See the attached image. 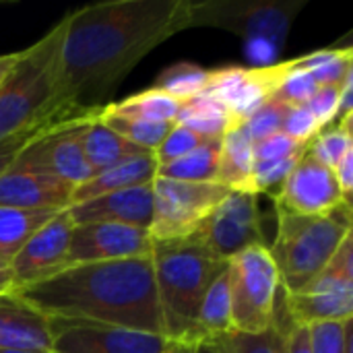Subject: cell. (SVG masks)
Wrapping results in <instances>:
<instances>
[{"mask_svg": "<svg viewBox=\"0 0 353 353\" xmlns=\"http://www.w3.org/2000/svg\"><path fill=\"white\" fill-rule=\"evenodd\" d=\"M285 110H288V105H283L281 101L271 97L252 118H248V122L244 126H246L252 143H259L275 132H281V122H283Z\"/></svg>", "mask_w": 353, "mask_h": 353, "instance_id": "39", "label": "cell"}, {"mask_svg": "<svg viewBox=\"0 0 353 353\" xmlns=\"http://www.w3.org/2000/svg\"><path fill=\"white\" fill-rule=\"evenodd\" d=\"M176 124L186 126L209 141L221 139L234 126L228 108L219 99H215L207 93H201L196 97L182 101Z\"/></svg>", "mask_w": 353, "mask_h": 353, "instance_id": "24", "label": "cell"}, {"mask_svg": "<svg viewBox=\"0 0 353 353\" xmlns=\"http://www.w3.org/2000/svg\"><path fill=\"white\" fill-rule=\"evenodd\" d=\"M182 101L159 91V89H147L137 95H130L122 101H112L108 103V110L122 114V116H132L149 122H161V124H176L178 112H180Z\"/></svg>", "mask_w": 353, "mask_h": 353, "instance_id": "28", "label": "cell"}, {"mask_svg": "<svg viewBox=\"0 0 353 353\" xmlns=\"http://www.w3.org/2000/svg\"><path fill=\"white\" fill-rule=\"evenodd\" d=\"M14 283H12V267H10V259L0 254V296L12 294Z\"/></svg>", "mask_w": 353, "mask_h": 353, "instance_id": "44", "label": "cell"}, {"mask_svg": "<svg viewBox=\"0 0 353 353\" xmlns=\"http://www.w3.org/2000/svg\"><path fill=\"white\" fill-rule=\"evenodd\" d=\"M72 184L19 163H12L0 176V207L64 211L72 205Z\"/></svg>", "mask_w": 353, "mask_h": 353, "instance_id": "16", "label": "cell"}, {"mask_svg": "<svg viewBox=\"0 0 353 353\" xmlns=\"http://www.w3.org/2000/svg\"><path fill=\"white\" fill-rule=\"evenodd\" d=\"M62 33L64 19L37 43L23 50L12 72L0 83V143L66 108L56 101Z\"/></svg>", "mask_w": 353, "mask_h": 353, "instance_id": "5", "label": "cell"}, {"mask_svg": "<svg viewBox=\"0 0 353 353\" xmlns=\"http://www.w3.org/2000/svg\"><path fill=\"white\" fill-rule=\"evenodd\" d=\"M308 145H298L283 132H275L259 143H254V159L256 161H273V159H285L292 155H298Z\"/></svg>", "mask_w": 353, "mask_h": 353, "instance_id": "41", "label": "cell"}, {"mask_svg": "<svg viewBox=\"0 0 353 353\" xmlns=\"http://www.w3.org/2000/svg\"><path fill=\"white\" fill-rule=\"evenodd\" d=\"M155 178H157V161H155L153 153L137 155V157L124 159L120 163H114V165L97 172L87 182L77 186L74 194H72V205L101 196V194H110L116 190L151 184Z\"/></svg>", "mask_w": 353, "mask_h": 353, "instance_id": "19", "label": "cell"}, {"mask_svg": "<svg viewBox=\"0 0 353 353\" xmlns=\"http://www.w3.org/2000/svg\"><path fill=\"white\" fill-rule=\"evenodd\" d=\"M56 353H161L174 341L134 329L52 319Z\"/></svg>", "mask_w": 353, "mask_h": 353, "instance_id": "11", "label": "cell"}, {"mask_svg": "<svg viewBox=\"0 0 353 353\" xmlns=\"http://www.w3.org/2000/svg\"><path fill=\"white\" fill-rule=\"evenodd\" d=\"M306 151V149H304ZM292 155L285 159H273V161H256L254 170H252V192L254 194H263L275 186H281L285 182V178L292 174V170L296 168V163L300 161V157L304 155Z\"/></svg>", "mask_w": 353, "mask_h": 353, "instance_id": "37", "label": "cell"}, {"mask_svg": "<svg viewBox=\"0 0 353 353\" xmlns=\"http://www.w3.org/2000/svg\"><path fill=\"white\" fill-rule=\"evenodd\" d=\"M335 174V180H337V186L343 194L345 201H352V190H353V149L347 151L341 161L337 163V168L333 170Z\"/></svg>", "mask_w": 353, "mask_h": 353, "instance_id": "42", "label": "cell"}, {"mask_svg": "<svg viewBox=\"0 0 353 353\" xmlns=\"http://www.w3.org/2000/svg\"><path fill=\"white\" fill-rule=\"evenodd\" d=\"M56 213L60 211L0 207V254L12 261L27 240Z\"/></svg>", "mask_w": 353, "mask_h": 353, "instance_id": "26", "label": "cell"}, {"mask_svg": "<svg viewBox=\"0 0 353 353\" xmlns=\"http://www.w3.org/2000/svg\"><path fill=\"white\" fill-rule=\"evenodd\" d=\"M196 353H232L230 345L225 343V339H211V341H203L196 345Z\"/></svg>", "mask_w": 353, "mask_h": 353, "instance_id": "45", "label": "cell"}, {"mask_svg": "<svg viewBox=\"0 0 353 353\" xmlns=\"http://www.w3.org/2000/svg\"><path fill=\"white\" fill-rule=\"evenodd\" d=\"M101 112H79V110H70V108H60L56 110L54 114H50L48 118H43L41 122L17 132L14 137L6 139L0 143V176L17 161V157L33 143L37 141L39 137L56 130V128H62V126H68V124H77V122H87V120H93L97 118Z\"/></svg>", "mask_w": 353, "mask_h": 353, "instance_id": "25", "label": "cell"}, {"mask_svg": "<svg viewBox=\"0 0 353 353\" xmlns=\"http://www.w3.org/2000/svg\"><path fill=\"white\" fill-rule=\"evenodd\" d=\"M352 321L314 323L308 327L312 353H352Z\"/></svg>", "mask_w": 353, "mask_h": 353, "instance_id": "35", "label": "cell"}, {"mask_svg": "<svg viewBox=\"0 0 353 353\" xmlns=\"http://www.w3.org/2000/svg\"><path fill=\"white\" fill-rule=\"evenodd\" d=\"M52 319L14 294L0 296V350L54 352Z\"/></svg>", "mask_w": 353, "mask_h": 353, "instance_id": "18", "label": "cell"}, {"mask_svg": "<svg viewBox=\"0 0 353 353\" xmlns=\"http://www.w3.org/2000/svg\"><path fill=\"white\" fill-rule=\"evenodd\" d=\"M99 118L114 132H118L122 139H126L128 143L141 147L147 153H155L157 147L161 145V141L165 139V134L170 132V128L174 126V124L149 122V120H141V118H132V116H122V114H116V112L108 110V105L101 110Z\"/></svg>", "mask_w": 353, "mask_h": 353, "instance_id": "29", "label": "cell"}, {"mask_svg": "<svg viewBox=\"0 0 353 353\" xmlns=\"http://www.w3.org/2000/svg\"><path fill=\"white\" fill-rule=\"evenodd\" d=\"M352 234V203L314 217L277 209V234L269 252L279 271L283 294L304 290L331 263L343 240Z\"/></svg>", "mask_w": 353, "mask_h": 353, "instance_id": "4", "label": "cell"}, {"mask_svg": "<svg viewBox=\"0 0 353 353\" xmlns=\"http://www.w3.org/2000/svg\"><path fill=\"white\" fill-rule=\"evenodd\" d=\"M12 294L50 319L163 335L151 254L72 265L46 281L19 288Z\"/></svg>", "mask_w": 353, "mask_h": 353, "instance_id": "2", "label": "cell"}, {"mask_svg": "<svg viewBox=\"0 0 353 353\" xmlns=\"http://www.w3.org/2000/svg\"><path fill=\"white\" fill-rule=\"evenodd\" d=\"M285 353H312L310 352V333H308V327L294 325V323L288 325Z\"/></svg>", "mask_w": 353, "mask_h": 353, "instance_id": "43", "label": "cell"}, {"mask_svg": "<svg viewBox=\"0 0 353 353\" xmlns=\"http://www.w3.org/2000/svg\"><path fill=\"white\" fill-rule=\"evenodd\" d=\"M72 230V215L68 209H64L27 240V244L10 261L14 290L46 281L68 267L66 256Z\"/></svg>", "mask_w": 353, "mask_h": 353, "instance_id": "13", "label": "cell"}, {"mask_svg": "<svg viewBox=\"0 0 353 353\" xmlns=\"http://www.w3.org/2000/svg\"><path fill=\"white\" fill-rule=\"evenodd\" d=\"M209 139L196 134L194 130H190L186 126H180V124H174L170 128V132L165 134V139L161 141V145L157 147V151L153 153V157L157 161V168L168 165V163L188 155L190 151H194L196 147H201Z\"/></svg>", "mask_w": 353, "mask_h": 353, "instance_id": "36", "label": "cell"}, {"mask_svg": "<svg viewBox=\"0 0 353 353\" xmlns=\"http://www.w3.org/2000/svg\"><path fill=\"white\" fill-rule=\"evenodd\" d=\"M211 79V70L194 62H176L168 66L153 83V89H159L180 101L205 93Z\"/></svg>", "mask_w": 353, "mask_h": 353, "instance_id": "30", "label": "cell"}, {"mask_svg": "<svg viewBox=\"0 0 353 353\" xmlns=\"http://www.w3.org/2000/svg\"><path fill=\"white\" fill-rule=\"evenodd\" d=\"M21 54H23V50H21V52H14V54H4V56H0V83L12 72V68H14L17 62L21 60Z\"/></svg>", "mask_w": 353, "mask_h": 353, "instance_id": "46", "label": "cell"}, {"mask_svg": "<svg viewBox=\"0 0 353 353\" xmlns=\"http://www.w3.org/2000/svg\"><path fill=\"white\" fill-rule=\"evenodd\" d=\"M321 130L323 128L312 116V112L308 110V105H288L281 122L283 134H288L298 145H308Z\"/></svg>", "mask_w": 353, "mask_h": 353, "instance_id": "38", "label": "cell"}, {"mask_svg": "<svg viewBox=\"0 0 353 353\" xmlns=\"http://www.w3.org/2000/svg\"><path fill=\"white\" fill-rule=\"evenodd\" d=\"M68 211L74 223L110 221L149 230L153 221V182L74 203Z\"/></svg>", "mask_w": 353, "mask_h": 353, "instance_id": "17", "label": "cell"}, {"mask_svg": "<svg viewBox=\"0 0 353 353\" xmlns=\"http://www.w3.org/2000/svg\"><path fill=\"white\" fill-rule=\"evenodd\" d=\"M101 116V114H99ZM93 118L81 128V145L87 163L93 170V176L114 163H120L124 159L137 157V155H149L141 147L128 143L118 132H114L101 118Z\"/></svg>", "mask_w": 353, "mask_h": 353, "instance_id": "21", "label": "cell"}, {"mask_svg": "<svg viewBox=\"0 0 353 353\" xmlns=\"http://www.w3.org/2000/svg\"><path fill=\"white\" fill-rule=\"evenodd\" d=\"M194 331H196V343L221 339V337L234 333L228 267L209 285V290L201 302L199 314H196V329Z\"/></svg>", "mask_w": 353, "mask_h": 353, "instance_id": "23", "label": "cell"}, {"mask_svg": "<svg viewBox=\"0 0 353 353\" xmlns=\"http://www.w3.org/2000/svg\"><path fill=\"white\" fill-rule=\"evenodd\" d=\"M290 325V319H288ZM288 325H281L275 319L273 327L259 335H244V333H230L225 335V343L232 353H285V333Z\"/></svg>", "mask_w": 353, "mask_h": 353, "instance_id": "34", "label": "cell"}, {"mask_svg": "<svg viewBox=\"0 0 353 353\" xmlns=\"http://www.w3.org/2000/svg\"><path fill=\"white\" fill-rule=\"evenodd\" d=\"M153 275L163 335L178 343H196V314L213 279L228 261L217 259L194 236L153 242Z\"/></svg>", "mask_w": 353, "mask_h": 353, "instance_id": "3", "label": "cell"}, {"mask_svg": "<svg viewBox=\"0 0 353 353\" xmlns=\"http://www.w3.org/2000/svg\"><path fill=\"white\" fill-rule=\"evenodd\" d=\"M298 64L312 74L319 87L323 85H339L343 77L353 68V48H325L316 50L308 56L296 58Z\"/></svg>", "mask_w": 353, "mask_h": 353, "instance_id": "31", "label": "cell"}, {"mask_svg": "<svg viewBox=\"0 0 353 353\" xmlns=\"http://www.w3.org/2000/svg\"><path fill=\"white\" fill-rule=\"evenodd\" d=\"M0 353H56V352H21V350H0Z\"/></svg>", "mask_w": 353, "mask_h": 353, "instance_id": "48", "label": "cell"}, {"mask_svg": "<svg viewBox=\"0 0 353 353\" xmlns=\"http://www.w3.org/2000/svg\"><path fill=\"white\" fill-rule=\"evenodd\" d=\"M234 333L259 335L277 319L279 271L269 246H250L228 261Z\"/></svg>", "mask_w": 353, "mask_h": 353, "instance_id": "6", "label": "cell"}, {"mask_svg": "<svg viewBox=\"0 0 353 353\" xmlns=\"http://www.w3.org/2000/svg\"><path fill=\"white\" fill-rule=\"evenodd\" d=\"M288 62H275L273 66L265 68H248L244 81L228 101V112L234 124H246L275 93Z\"/></svg>", "mask_w": 353, "mask_h": 353, "instance_id": "22", "label": "cell"}, {"mask_svg": "<svg viewBox=\"0 0 353 353\" xmlns=\"http://www.w3.org/2000/svg\"><path fill=\"white\" fill-rule=\"evenodd\" d=\"M341 85V83H339ZM339 85H323L316 89L312 99L306 103L321 128L325 130L339 116Z\"/></svg>", "mask_w": 353, "mask_h": 353, "instance_id": "40", "label": "cell"}, {"mask_svg": "<svg viewBox=\"0 0 353 353\" xmlns=\"http://www.w3.org/2000/svg\"><path fill=\"white\" fill-rule=\"evenodd\" d=\"M184 29H190V0H110L68 12L56 101L79 112H101L118 83Z\"/></svg>", "mask_w": 353, "mask_h": 353, "instance_id": "1", "label": "cell"}, {"mask_svg": "<svg viewBox=\"0 0 353 353\" xmlns=\"http://www.w3.org/2000/svg\"><path fill=\"white\" fill-rule=\"evenodd\" d=\"M254 143L244 124H234L219 145V176L217 182L230 190L252 192Z\"/></svg>", "mask_w": 353, "mask_h": 353, "instance_id": "20", "label": "cell"}, {"mask_svg": "<svg viewBox=\"0 0 353 353\" xmlns=\"http://www.w3.org/2000/svg\"><path fill=\"white\" fill-rule=\"evenodd\" d=\"M153 252V238L149 230L110 223V221H93V223H74L66 265H83V263H108V261H124L137 256H149Z\"/></svg>", "mask_w": 353, "mask_h": 353, "instance_id": "12", "label": "cell"}, {"mask_svg": "<svg viewBox=\"0 0 353 353\" xmlns=\"http://www.w3.org/2000/svg\"><path fill=\"white\" fill-rule=\"evenodd\" d=\"M196 345L199 343H178V341H174L168 350H163L161 353H196Z\"/></svg>", "mask_w": 353, "mask_h": 353, "instance_id": "47", "label": "cell"}, {"mask_svg": "<svg viewBox=\"0 0 353 353\" xmlns=\"http://www.w3.org/2000/svg\"><path fill=\"white\" fill-rule=\"evenodd\" d=\"M219 145L221 139H211L188 155L157 168V178L178 182H217L219 176Z\"/></svg>", "mask_w": 353, "mask_h": 353, "instance_id": "27", "label": "cell"}, {"mask_svg": "<svg viewBox=\"0 0 353 353\" xmlns=\"http://www.w3.org/2000/svg\"><path fill=\"white\" fill-rule=\"evenodd\" d=\"M254 192L230 190L194 236L221 261H230L250 246H267L261 225V207Z\"/></svg>", "mask_w": 353, "mask_h": 353, "instance_id": "10", "label": "cell"}, {"mask_svg": "<svg viewBox=\"0 0 353 353\" xmlns=\"http://www.w3.org/2000/svg\"><path fill=\"white\" fill-rule=\"evenodd\" d=\"M306 0H203L190 2V29L215 27L248 39H269L281 50Z\"/></svg>", "mask_w": 353, "mask_h": 353, "instance_id": "7", "label": "cell"}, {"mask_svg": "<svg viewBox=\"0 0 353 353\" xmlns=\"http://www.w3.org/2000/svg\"><path fill=\"white\" fill-rule=\"evenodd\" d=\"M343 203L352 201L343 199L335 174L316 161L308 153V147L275 194V209L304 217L331 213Z\"/></svg>", "mask_w": 353, "mask_h": 353, "instance_id": "14", "label": "cell"}, {"mask_svg": "<svg viewBox=\"0 0 353 353\" xmlns=\"http://www.w3.org/2000/svg\"><path fill=\"white\" fill-rule=\"evenodd\" d=\"M283 310L294 325L345 323L353 319V234L331 263L300 292L283 294Z\"/></svg>", "mask_w": 353, "mask_h": 353, "instance_id": "8", "label": "cell"}, {"mask_svg": "<svg viewBox=\"0 0 353 353\" xmlns=\"http://www.w3.org/2000/svg\"><path fill=\"white\" fill-rule=\"evenodd\" d=\"M87 122L68 124L39 137L17 157L14 163L48 172L64 180L66 184H72L74 188L81 186L93 176V170L87 163L81 145V128Z\"/></svg>", "mask_w": 353, "mask_h": 353, "instance_id": "15", "label": "cell"}, {"mask_svg": "<svg viewBox=\"0 0 353 353\" xmlns=\"http://www.w3.org/2000/svg\"><path fill=\"white\" fill-rule=\"evenodd\" d=\"M353 114H347L337 120V126L321 130L310 143H308V153L321 161L325 168L331 172L337 168L341 157L353 149V128H352Z\"/></svg>", "mask_w": 353, "mask_h": 353, "instance_id": "32", "label": "cell"}, {"mask_svg": "<svg viewBox=\"0 0 353 353\" xmlns=\"http://www.w3.org/2000/svg\"><path fill=\"white\" fill-rule=\"evenodd\" d=\"M319 85L312 79V74L308 70H304L298 60H288L285 72L273 93V97L277 101H281L283 105H306L312 95L316 93Z\"/></svg>", "mask_w": 353, "mask_h": 353, "instance_id": "33", "label": "cell"}, {"mask_svg": "<svg viewBox=\"0 0 353 353\" xmlns=\"http://www.w3.org/2000/svg\"><path fill=\"white\" fill-rule=\"evenodd\" d=\"M228 192L230 188L219 182H178L155 178L153 221L149 228L153 242L178 240L194 234Z\"/></svg>", "mask_w": 353, "mask_h": 353, "instance_id": "9", "label": "cell"}]
</instances>
